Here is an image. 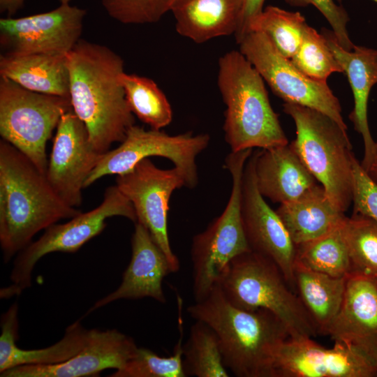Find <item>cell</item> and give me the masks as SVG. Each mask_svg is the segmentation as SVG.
Returning a JSON list of instances; mask_svg holds the SVG:
<instances>
[{"mask_svg":"<svg viewBox=\"0 0 377 377\" xmlns=\"http://www.w3.org/2000/svg\"><path fill=\"white\" fill-rule=\"evenodd\" d=\"M66 57L72 109L85 124L93 147L103 154L135 124L119 80L124 61L109 47L82 39Z\"/></svg>","mask_w":377,"mask_h":377,"instance_id":"obj_1","label":"cell"},{"mask_svg":"<svg viewBox=\"0 0 377 377\" xmlns=\"http://www.w3.org/2000/svg\"><path fill=\"white\" fill-rule=\"evenodd\" d=\"M80 212L59 197L25 155L1 140L0 245L5 263L39 231Z\"/></svg>","mask_w":377,"mask_h":377,"instance_id":"obj_2","label":"cell"},{"mask_svg":"<svg viewBox=\"0 0 377 377\" xmlns=\"http://www.w3.org/2000/svg\"><path fill=\"white\" fill-rule=\"evenodd\" d=\"M187 311L215 332L224 364L235 376L273 377L276 350L290 337L276 316L265 309L249 311L234 306L217 284Z\"/></svg>","mask_w":377,"mask_h":377,"instance_id":"obj_3","label":"cell"},{"mask_svg":"<svg viewBox=\"0 0 377 377\" xmlns=\"http://www.w3.org/2000/svg\"><path fill=\"white\" fill-rule=\"evenodd\" d=\"M218 87L226 106L223 131L231 151L289 143L263 78L240 51L219 59Z\"/></svg>","mask_w":377,"mask_h":377,"instance_id":"obj_4","label":"cell"},{"mask_svg":"<svg viewBox=\"0 0 377 377\" xmlns=\"http://www.w3.org/2000/svg\"><path fill=\"white\" fill-rule=\"evenodd\" d=\"M283 110L295 126V138L290 144L330 200L345 213L353 204L356 158L347 129L308 107L284 103Z\"/></svg>","mask_w":377,"mask_h":377,"instance_id":"obj_5","label":"cell"},{"mask_svg":"<svg viewBox=\"0 0 377 377\" xmlns=\"http://www.w3.org/2000/svg\"><path fill=\"white\" fill-rule=\"evenodd\" d=\"M217 285L226 298L244 310H267L288 327L290 337H313L318 329L277 265L253 251L233 258Z\"/></svg>","mask_w":377,"mask_h":377,"instance_id":"obj_6","label":"cell"},{"mask_svg":"<svg viewBox=\"0 0 377 377\" xmlns=\"http://www.w3.org/2000/svg\"><path fill=\"white\" fill-rule=\"evenodd\" d=\"M252 152L249 149L227 156L225 167L232 177L228 204L205 230L193 238L191 254L195 302L209 295L233 258L251 251L242 222V188L245 164Z\"/></svg>","mask_w":377,"mask_h":377,"instance_id":"obj_7","label":"cell"},{"mask_svg":"<svg viewBox=\"0 0 377 377\" xmlns=\"http://www.w3.org/2000/svg\"><path fill=\"white\" fill-rule=\"evenodd\" d=\"M72 110L64 97L28 90L0 77V135L45 175L46 145L61 117Z\"/></svg>","mask_w":377,"mask_h":377,"instance_id":"obj_8","label":"cell"},{"mask_svg":"<svg viewBox=\"0 0 377 377\" xmlns=\"http://www.w3.org/2000/svg\"><path fill=\"white\" fill-rule=\"evenodd\" d=\"M115 216L137 221L132 203L116 185L105 189L103 200L98 207L80 212L67 223L52 225L38 240L19 252L10 274L12 283L1 289V298L17 296L30 287L32 271L42 257L53 252H76L105 229L107 219Z\"/></svg>","mask_w":377,"mask_h":377,"instance_id":"obj_9","label":"cell"},{"mask_svg":"<svg viewBox=\"0 0 377 377\" xmlns=\"http://www.w3.org/2000/svg\"><path fill=\"white\" fill-rule=\"evenodd\" d=\"M209 140L208 134L187 132L170 135L161 130H146L134 124L119 147L103 154L84 187L105 175L127 173L145 158L161 156L173 163L183 174L186 187L193 188L198 182L196 157L207 148Z\"/></svg>","mask_w":377,"mask_h":377,"instance_id":"obj_10","label":"cell"},{"mask_svg":"<svg viewBox=\"0 0 377 377\" xmlns=\"http://www.w3.org/2000/svg\"><path fill=\"white\" fill-rule=\"evenodd\" d=\"M239 45L241 53L284 103L318 110L348 129L340 101L327 83L304 74L290 59L279 53L265 34L250 32Z\"/></svg>","mask_w":377,"mask_h":377,"instance_id":"obj_11","label":"cell"},{"mask_svg":"<svg viewBox=\"0 0 377 377\" xmlns=\"http://www.w3.org/2000/svg\"><path fill=\"white\" fill-rule=\"evenodd\" d=\"M186 180L177 168L163 170L149 158L140 161L130 172L117 175L116 186L131 201L137 221L147 228L152 239L170 261L174 272L179 262L170 247L168 232L169 200L172 192L186 186Z\"/></svg>","mask_w":377,"mask_h":377,"instance_id":"obj_12","label":"cell"},{"mask_svg":"<svg viewBox=\"0 0 377 377\" xmlns=\"http://www.w3.org/2000/svg\"><path fill=\"white\" fill-rule=\"evenodd\" d=\"M87 11L70 3L18 18L0 20V44L4 54L66 56L80 40Z\"/></svg>","mask_w":377,"mask_h":377,"instance_id":"obj_13","label":"cell"},{"mask_svg":"<svg viewBox=\"0 0 377 377\" xmlns=\"http://www.w3.org/2000/svg\"><path fill=\"white\" fill-rule=\"evenodd\" d=\"M103 155L93 147L85 124L72 109L56 128L45 177L64 202L78 207L85 181Z\"/></svg>","mask_w":377,"mask_h":377,"instance_id":"obj_14","label":"cell"},{"mask_svg":"<svg viewBox=\"0 0 377 377\" xmlns=\"http://www.w3.org/2000/svg\"><path fill=\"white\" fill-rule=\"evenodd\" d=\"M242 217L251 250L274 262L295 292L297 246L276 212L269 206L258 191L253 153L248 158L243 173Z\"/></svg>","mask_w":377,"mask_h":377,"instance_id":"obj_15","label":"cell"},{"mask_svg":"<svg viewBox=\"0 0 377 377\" xmlns=\"http://www.w3.org/2000/svg\"><path fill=\"white\" fill-rule=\"evenodd\" d=\"M273 377H377V367L338 342L327 348L312 337H289L278 348Z\"/></svg>","mask_w":377,"mask_h":377,"instance_id":"obj_16","label":"cell"},{"mask_svg":"<svg viewBox=\"0 0 377 377\" xmlns=\"http://www.w3.org/2000/svg\"><path fill=\"white\" fill-rule=\"evenodd\" d=\"M134 340L116 329L92 334L80 351L55 364H26L0 373L1 377H82L98 376L108 369H121L136 353Z\"/></svg>","mask_w":377,"mask_h":377,"instance_id":"obj_17","label":"cell"},{"mask_svg":"<svg viewBox=\"0 0 377 377\" xmlns=\"http://www.w3.org/2000/svg\"><path fill=\"white\" fill-rule=\"evenodd\" d=\"M327 335L377 367V279L348 277L342 305Z\"/></svg>","mask_w":377,"mask_h":377,"instance_id":"obj_18","label":"cell"},{"mask_svg":"<svg viewBox=\"0 0 377 377\" xmlns=\"http://www.w3.org/2000/svg\"><path fill=\"white\" fill-rule=\"evenodd\" d=\"M131 259L124 273L120 286L96 302L87 314L121 299L151 297L161 303L166 302L162 282L174 270L149 230L139 222L135 223L131 237Z\"/></svg>","mask_w":377,"mask_h":377,"instance_id":"obj_19","label":"cell"},{"mask_svg":"<svg viewBox=\"0 0 377 377\" xmlns=\"http://www.w3.org/2000/svg\"><path fill=\"white\" fill-rule=\"evenodd\" d=\"M320 33L346 74L353 92L354 106L348 118L362 138L361 165L365 170L372 159L376 142L369 125L368 102L371 90L377 84V49L355 45L347 50L340 45L332 30L323 28Z\"/></svg>","mask_w":377,"mask_h":377,"instance_id":"obj_20","label":"cell"},{"mask_svg":"<svg viewBox=\"0 0 377 377\" xmlns=\"http://www.w3.org/2000/svg\"><path fill=\"white\" fill-rule=\"evenodd\" d=\"M253 154L258 191L273 202L293 200L317 184L290 143L261 149Z\"/></svg>","mask_w":377,"mask_h":377,"instance_id":"obj_21","label":"cell"},{"mask_svg":"<svg viewBox=\"0 0 377 377\" xmlns=\"http://www.w3.org/2000/svg\"><path fill=\"white\" fill-rule=\"evenodd\" d=\"M17 311V304L14 303L1 317L0 373L21 365L65 362L80 351L93 332V329L84 328L78 320L66 329L63 338L54 345L41 349L24 350L15 343L18 339Z\"/></svg>","mask_w":377,"mask_h":377,"instance_id":"obj_22","label":"cell"},{"mask_svg":"<svg viewBox=\"0 0 377 377\" xmlns=\"http://www.w3.org/2000/svg\"><path fill=\"white\" fill-rule=\"evenodd\" d=\"M243 0H177L171 11L178 34L202 43L235 34Z\"/></svg>","mask_w":377,"mask_h":377,"instance_id":"obj_23","label":"cell"},{"mask_svg":"<svg viewBox=\"0 0 377 377\" xmlns=\"http://www.w3.org/2000/svg\"><path fill=\"white\" fill-rule=\"evenodd\" d=\"M276 212L296 246L330 232L346 216L330 200L320 184L280 204Z\"/></svg>","mask_w":377,"mask_h":377,"instance_id":"obj_24","label":"cell"},{"mask_svg":"<svg viewBox=\"0 0 377 377\" xmlns=\"http://www.w3.org/2000/svg\"><path fill=\"white\" fill-rule=\"evenodd\" d=\"M0 75L28 90L70 99V75L66 56L1 54Z\"/></svg>","mask_w":377,"mask_h":377,"instance_id":"obj_25","label":"cell"},{"mask_svg":"<svg viewBox=\"0 0 377 377\" xmlns=\"http://www.w3.org/2000/svg\"><path fill=\"white\" fill-rule=\"evenodd\" d=\"M348 277H336L295 265V292L315 323L327 335L344 298Z\"/></svg>","mask_w":377,"mask_h":377,"instance_id":"obj_26","label":"cell"},{"mask_svg":"<svg viewBox=\"0 0 377 377\" xmlns=\"http://www.w3.org/2000/svg\"><path fill=\"white\" fill-rule=\"evenodd\" d=\"M341 223L320 237L297 246L295 265L332 276L348 277L350 262Z\"/></svg>","mask_w":377,"mask_h":377,"instance_id":"obj_27","label":"cell"},{"mask_svg":"<svg viewBox=\"0 0 377 377\" xmlns=\"http://www.w3.org/2000/svg\"><path fill=\"white\" fill-rule=\"evenodd\" d=\"M119 80L131 112L140 121L156 130H161L172 121L170 104L154 81L124 71Z\"/></svg>","mask_w":377,"mask_h":377,"instance_id":"obj_28","label":"cell"},{"mask_svg":"<svg viewBox=\"0 0 377 377\" xmlns=\"http://www.w3.org/2000/svg\"><path fill=\"white\" fill-rule=\"evenodd\" d=\"M341 229L349 253L350 276L377 279V221L353 212L345 216Z\"/></svg>","mask_w":377,"mask_h":377,"instance_id":"obj_29","label":"cell"},{"mask_svg":"<svg viewBox=\"0 0 377 377\" xmlns=\"http://www.w3.org/2000/svg\"><path fill=\"white\" fill-rule=\"evenodd\" d=\"M308 25L300 12L269 6L250 21L247 34L263 33L281 55L290 59L297 51Z\"/></svg>","mask_w":377,"mask_h":377,"instance_id":"obj_30","label":"cell"},{"mask_svg":"<svg viewBox=\"0 0 377 377\" xmlns=\"http://www.w3.org/2000/svg\"><path fill=\"white\" fill-rule=\"evenodd\" d=\"M183 367L187 376L228 377L218 337L206 323L196 320L183 346Z\"/></svg>","mask_w":377,"mask_h":377,"instance_id":"obj_31","label":"cell"},{"mask_svg":"<svg viewBox=\"0 0 377 377\" xmlns=\"http://www.w3.org/2000/svg\"><path fill=\"white\" fill-rule=\"evenodd\" d=\"M290 60L304 74L318 82H327L332 73H343L323 35L309 25Z\"/></svg>","mask_w":377,"mask_h":377,"instance_id":"obj_32","label":"cell"},{"mask_svg":"<svg viewBox=\"0 0 377 377\" xmlns=\"http://www.w3.org/2000/svg\"><path fill=\"white\" fill-rule=\"evenodd\" d=\"M182 337L170 357H161L149 349L138 348L135 355L110 376L185 377Z\"/></svg>","mask_w":377,"mask_h":377,"instance_id":"obj_33","label":"cell"},{"mask_svg":"<svg viewBox=\"0 0 377 377\" xmlns=\"http://www.w3.org/2000/svg\"><path fill=\"white\" fill-rule=\"evenodd\" d=\"M177 0H101L107 13L123 24H148L159 21Z\"/></svg>","mask_w":377,"mask_h":377,"instance_id":"obj_34","label":"cell"},{"mask_svg":"<svg viewBox=\"0 0 377 377\" xmlns=\"http://www.w3.org/2000/svg\"><path fill=\"white\" fill-rule=\"evenodd\" d=\"M286 3L295 7L313 6L324 16L332 27L338 43L347 50H350L355 44L350 38L348 23L350 17L346 9L334 0H285Z\"/></svg>","mask_w":377,"mask_h":377,"instance_id":"obj_35","label":"cell"},{"mask_svg":"<svg viewBox=\"0 0 377 377\" xmlns=\"http://www.w3.org/2000/svg\"><path fill=\"white\" fill-rule=\"evenodd\" d=\"M353 212L367 215L377 221V185L357 158L353 163Z\"/></svg>","mask_w":377,"mask_h":377,"instance_id":"obj_36","label":"cell"},{"mask_svg":"<svg viewBox=\"0 0 377 377\" xmlns=\"http://www.w3.org/2000/svg\"><path fill=\"white\" fill-rule=\"evenodd\" d=\"M265 1L243 0L238 27L234 34L238 44L247 34V29L250 21L263 10Z\"/></svg>","mask_w":377,"mask_h":377,"instance_id":"obj_37","label":"cell"},{"mask_svg":"<svg viewBox=\"0 0 377 377\" xmlns=\"http://www.w3.org/2000/svg\"><path fill=\"white\" fill-rule=\"evenodd\" d=\"M25 0H0L1 13H6L8 17L16 13L21 9Z\"/></svg>","mask_w":377,"mask_h":377,"instance_id":"obj_38","label":"cell"},{"mask_svg":"<svg viewBox=\"0 0 377 377\" xmlns=\"http://www.w3.org/2000/svg\"><path fill=\"white\" fill-rule=\"evenodd\" d=\"M365 171L369 178L377 185V140L375 142L372 159Z\"/></svg>","mask_w":377,"mask_h":377,"instance_id":"obj_39","label":"cell"},{"mask_svg":"<svg viewBox=\"0 0 377 377\" xmlns=\"http://www.w3.org/2000/svg\"><path fill=\"white\" fill-rule=\"evenodd\" d=\"M60 3H70L71 0H58Z\"/></svg>","mask_w":377,"mask_h":377,"instance_id":"obj_40","label":"cell"},{"mask_svg":"<svg viewBox=\"0 0 377 377\" xmlns=\"http://www.w3.org/2000/svg\"><path fill=\"white\" fill-rule=\"evenodd\" d=\"M339 1H341V0H338ZM373 1L374 2L376 3H377V0H371Z\"/></svg>","mask_w":377,"mask_h":377,"instance_id":"obj_41","label":"cell"}]
</instances>
